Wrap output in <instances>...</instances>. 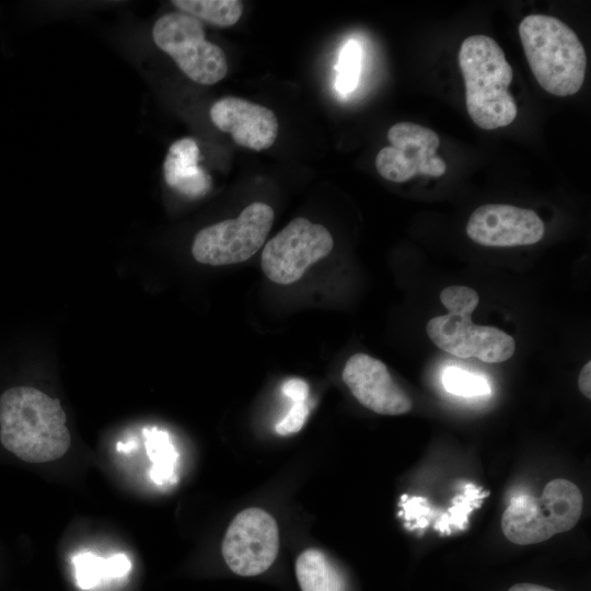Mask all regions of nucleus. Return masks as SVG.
I'll return each instance as SVG.
<instances>
[{
  "instance_id": "nucleus-1",
  "label": "nucleus",
  "mask_w": 591,
  "mask_h": 591,
  "mask_svg": "<svg viewBox=\"0 0 591 591\" xmlns=\"http://www.w3.org/2000/svg\"><path fill=\"white\" fill-rule=\"evenodd\" d=\"M58 399L31 386H13L0 396V441L28 463H45L68 451L71 437Z\"/></svg>"
},
{
  "instance_id": "nucleus-2",
  "label": "nucleus",
  "mask_w": 591,
  "mask_h": 591,
  "mask_svg": "<svg viewBox=\"0 0 591 591\" xmlns=\"http://www.w3.org/2000/svg\"><path fill=\"white\" fill-rule=\"evenodd\" d=\"M459 66L473 123L485 130L510 125L518 114L508 90L513 70L498 43L486 35L466 37L460 47Z\"/></svg>"
},
{
  "instance_id": "nucleus-3",
  "label": "nucleus",
  "mask_w": 591,
  "mask_h": 591,
  "mask_svg": "<svg viewBox=\"0 0 591 591\" xmlns=\"http://www.w3.org/2000/svg\"><path fill=\"white\" fill-rule=\"evenodd\" d=\"M522 47L538 84L556 96L576 94L586 78L587 55L577 34L563 21L530 14L519 24Z\"/></svg>"
},
{
  "instance_id": "nucleus-4",
  "label": "nucleus",
  "mask_w": 591,
  "mask_h": 591,
  "mask_svg": "<svg viewBox=\"0 0 591 591\" xmlns=\"http://www.w3.org/2000/svg\"><path fill=\"white\" fill-rule=\"evenodd\" d=\"M440 301L448 313L432 317L426 326L428 337L437 347L459 358L475 357L488 363L512 357L515 341L510 335L472 322V313L479 302L473 288L449 286L440 292Z\"/></svg>"
},
{
  "instance_id": "nucleus-5",
  "label": "nucleus",
  "mask_w": 591,
  "mask_h": 591,
  "mask_svg": "<svg viewBox=\"0 0 591 591\" xmlns=\"http://www.w3.org/2000/svg\"><path fill=\"white\" fill-rule=\"evenodd\" d=\"M582 505L578 486L556 478L545 485L540 498L530 495L511 498L501 518V530L514 544L541 543L571 530L580 519Z\"/></svg>"
},
{
  "instance_id": "nucleus-6",
  "label": "nucleus",
  "mask_w": 591,
  "mask_h": 591,
  "mask_svg": "<svg viewBox=\"0 0 591 591\" xmlns=\"http://www.w3.org/2000/svg\"><path fill=\"white\" fill-rule=\"evenodd\" d=\"M152 38L196 83L212 85L228 72L225 54L206 39L202 23L194 16L182 12L162 15L152 27Z\"/></svg>"
},
{
  "instance_id": "nucleus-7",
  "label": "nucleus",
  "mask_w": 591,
  "mask_h": 591,
  "mask_svg": "<svg viewBox=\"0 0 591 591\" xmlns=\"http://www.w3.org/2000/svg\"><path fill=\"white\" fill-rule=\"evenodd\" d=\"M275 212L265 202H253L235 219L201 229L194 237L192 254L206 265L222 266L247 260L263 246Z\"/></svg>"
},
{
  "instance_id": "nucleus-8",
  "label": "nucleus",
  "mask_w": 591,
  "mask_h": 591,
  "mask_svg": "<svg viewBox=\"0 0 591 591\" xmlns=\"http://www.w3.org/2000/svg\"><path fill=\"white\" fill-rule=\"evenodd\" d=\"M333 246V236L324 225L298 217L266 243L260 266L273 282L291 285L326 257Z\"/></svg>"
},
{
  "instance_id": "nucleus-9",
  "label": "nucleus",
  "mask_w": 591,
  "mask_h": 591,
  "mask_svg": "<svg viewBox=\"0 0 591 591\" xmlns=\"http://www.w3.org/2000/svg\"><path fill=\"white\" fill-rule=\"evenodd\" d=\"M386 136L391 146L375 157V169L384 179L404 183L418 174L440 177L447 172L444 160L437 155L439 136L432 129L401 121L391 126Z\"/></svg>"
},
{
  "instance_id": "nucleus-10",
  "label": "nucleus",
  "mask_w": 591,
  "mask_h": 591,
  "mask_svg": "<svg viewBox=\"0 0 591 591\" xmlns=\"http://www.w3.org/2000/svg\"><path fill=\"white\" fill-rule=\"evenodd\" d=\"M279 548L275 519L259 508L241 511L230 523L222 555L229 568L243 577L257 576L275 561Z\"/></svg>"
},
{
  "instance_id": "nucleus-11",
  "label": "nucleus",
  "mask_w": 591,
  "mask_h": 591,
  "mask_svg": "<svg viewBox=\"0 0 591 591\" xmlns=\"http://www.w3.org/2000/svg\"><path fill=\"white\" fill-rule=\"evenodd\" d=\"M544 232V223L536 212L502 204L478 207L466 224V233L473 242L491 247L532 245L542 240Z\"/></svg>"
},
{
  "instance_id": "nucleus-12",
  "label": "nucleus",
  "mask_w": 591,
  "mask_h": 591,
  "mask_svg": "<svg viewBox=\"0 0 591 591\" xmlns=\"http://www.w3.org/2000/svg\"><path fill=\"white\" fill-rule=\"evenodd\" d=\"M341 378L356 399L376 414L403 415L413 407L412 399L394 382L385 363L367 354L352 355Z\"/></svg>"
},
{
  "instance_id": "nucleus-13",
  "label": "nucleus",
  "mask_w": 591,
  "mask_h": 591,
  "mask_svg": "<svg viewBox=\"0 0 591 591\" xmlns=\"http://www.w3.org/2000/svg\"><path fill=\"white\" fill-rule=\"evenodd\" d=\"M210 118L221 131L231 135L233 141L255 151L270 148L278 136L275 113L251 101L227 96L216 101L210 108Z\"/></svg>"
},
{
  "instance_id": "nucleus-14",
  "label": "nucleus",
  "mask_w": 591,
  "mask_h": 591,
  "mask_svg": "<svg viewBox=\"0 0 591 591\" xmlns=\"http://www.w3.org/2000/svg\"><path fill=\"white\" fill-rule=\"evenodd\" d=\"M199 154L195 139L184 137L174 141L163 162L166 184L188 197L205 195L210 189L211 177L198 165Z\"/></svg>"
},
{
  "instance_id": "nucleus-15",
  "label": "nucleus",
  "mask_w": 591,
  "mask_h": 591,
  "mask_svg": "<svg viewBox=\"0 0 591 591\" xmlns=\"http://www.w3.org/2000/svg\"><path fill=\"white\" fill-rule=\"evenodd\" d=\"M296 576L302 591H345V580L320 549L303 551L296 561Z\"/></svg>"
},
{
  "instance_id": "nucleus-16",
  "label": "nucleus",
  "mask_w": 591,
  "mask_h": 591,
  "mask_svg": "<svg viewBox=\"0 0 591 591\" xmlns=\"http://www.w3.org/2000/svg\"><path fill=\"white\" fill-rule=\"evenodd\" d=\"M172 4L178 12L219 27L234 25L243 13L239 0H173Z\"/></svg>"
},
{
  "instance_id": "nucleus-17",
  "label": "nucleus",
  "mask_w": 591,
  "mask_h": 591,
  "mask_svg": "<svg viewBox=\"0 0 591 591\" xmlns=\"http://www.w3.org/2000/svg\"><path fill=\"white\" fill-rule=\"evenodd\" d=\"M442 382L449 393L459 396L472 397L490 393V386L485 378L455 367L445 369Z\"/></svg>"
},
{
  "instance_id": "nucleus-18",
  "label": "nucleus",
  "mask_w": 591,
  "mask_h": 591,
  "mask_svg": "<svg viewBox=\"0 0 591 591\" xmlns=\"http://www.w3.org/2000/svg\"><path fill=\"white\" fill-rule=\"evenodd\" d=\"M76 582L83 590L92 589L104 580H111L107 558H101L93 553H81L73 560Z\"/></svg>"
},
{
  "instance_id": "nucleus-19",
  "label": "nucleus",
  "mask_w": 591,
  "mask_h": 591,
  "mask_svg": "<svg viewBox=\"0 0 591 591\" xmlns=\"http://www.w3.org/2000/svg\"><path fill=\"white\" fill-rule=\"evenodd\" d=\"M361 68V48L358 42L351 39L340 51L338 62L337 90L343 94L351 93L359 81Z\"/></svg>"
},
{
  "instance_id": "nucleus-20",
  "label": "nucleus",
  "mask_w": 591,
  "mask_h": 591,
  "mask_svg": "<svg viewBox=\"0 0 591 591\" xmlns=\"http://www.w3.org/2000/svg\"><path fill=\"white\" fill-rule=\"evenodd\" d=\"M148 451L150 459L154 462V466L151 470V477L154 482L162 483L172 474L176 453L163 433L150 438Z\"/></svg>"
},
{
  "instance_id": "nucleus-21",
  "label": "nucleus",
  "mask_w": 591,
  "mask_h": 591,
  "mask_svg": "<svg viewBox=\"0 0 591 591\" xmlns=\"http://www.w3.org/2000/svg\"><path fill=\"white\" fill-rule=\"evenodd\" d=\"M310 414L305 402L293 403L287 415L276 425V431L280 436L297 433L304 426Z\"/></svg>"
},
{
  "instance_id": "nucleus-22",
  "label": "nucleus",
  "mask_w": 591,
  "mask_h": 591,
  "mask_svg": "<svg viewBox=\"0 0 591 591\" xmlns=\"http://www.w3.org/2000/svg\"><path fill=\"white\" fill-rule=\"evenodd\" d=\"M281 392L293 403L305 402L309 395V385L304 380L293 378L282 384Z\"/></svg>"
},
{
  "instance_id": "nucleus-23",
  "label": "nucleus",
  "mask_w": 591,
  "mask_h": 591,
  "mask_svg": "<svg viewBox=\"0 0 591 591\" xmlns=\"http://www.w3.org/2000/svg\"><path fill=\"white\" fill-rule=\"evenodd\" d=\"M109 579L125 577L131 568L130 560L124 554H115L107 558Z\"/></svg>"
},
{
  "instance_id": "nucleus-24",
  "label": "nucleus",
  "mask_w": 591,
  "mask_h": 591,
  "mask_svg": "<svg viewBox=\"0 0 591 591\" xmlns=\"http://www.w3.org/2000/svg\"><path fill=\"white\" fill-rule=\"evenodd\" d=\"M578 386L580 392L591 398V362L588 361L581 369L578 376Z\"/></svg>"
},
{
  "instance_id": "nucleus-25",
  "label": "nucleus",
  "mask_w": 591,
  "mask_h": 591,
  "mask_svg": "<svg viewBox=\"0 0 591 591\" xmlns=\"http://www.w3.org/2000/svg\"><path fill=\"white\" fill-rule=\"evenodd\" d=\"M508 591H555L551 588L535 584V583H517L512 586Z\"/></svg>"
}]
</instances>
